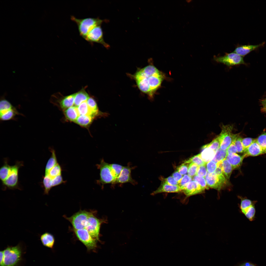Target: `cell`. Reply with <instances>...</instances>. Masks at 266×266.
I'll return each instance as SVG.
<instances>
[{"instance_id":"cell-1","label":"cell","mask_w":266,"mask_h":266,"mask_svg":"<svg viewBox=\"0 0 266 266\" xmlns=\"http://www.w3.org/2000/svg\"><path fill=\"white\" fill-rule=\"evenodd\" d=\"M164 74L153 65H149L136 72L135 78L137 86L142 92L152 98L165 78Z\"/></svg>"},{"instance_id":"cell-8","label":"cell","mask_w":266,"mask_h":266,"mask_svg":"<svg viewBox=\"0 0 266 266\" xmlns=\"http://www.w3.org/2000/svg\"><path fill=\"white\" fill-rule=\"evenodd\" d=\"M90 211L80 210L70 217H67L65 215L63 217L71 224L73 230L82 229L85 227Z\"/></svg>"},{"instance_id":"cell-33","label":"cell","mask_w":266,"mask_h":266,"mask_svg":"<svg viewBox=\"0 0 266 266\" xmlns=\"http://www.w3.org/2000/svg\"><path fill=\"white\" fill-rule=\"evenodd\" d=\"M227 155V150H223L220 148L216 151L214 157L211 161L217 164L226 159Z\"/></svg>"},{"instance_id":"cell-34","label":"cell","mask_w":266,"mask_h":266,"mask_svg":"<svg viewBox=\"0 0 266 266\" xmlns=\"http://www.w3.org/2000/svg\"><path fill=\"white\" fill-rule=\"evenodd\" d=\"M52 179L48 175L43 177L42 183L44 188V194L48 195L50 190L52 187L51 183Z\"/></svg>"},{"instance_id":"cell-3","label":"cell","mask_w":266,"mask_h":266,"mask_svg":"<svg viewBox=\"0 0 266 266\" xmlns=\"http://www.w3.org/2000/svg\"><path fill=\"white\" fill-rule=\"evenodd\" d=\"M96 213L95 211H90L84 228L88 231L93 238L99 241L101 225L105 220L98 218L96 216Z\"/></svg>"},{"instance_id":"cell-48","label":"cell","mask_w":266,"mask_h":266,"mask_svg":"<svg viewBox=\"0 0 266 266\" xmlns=\"http://www.w3.org/2000/svg\"><path fill=\"white\" fill-rule=\"evenodd\" d=\"M162 182H165L171 185H179V184L174 179L172 176H170L167 178H161Z\"/></svg>"},{"instance_id":"cell-41","label":"cell","mask_w":266,"mask_h":266,"mask_svg":"<svg viewBox=\"0 0 266 266\" xmlns=\"http://www.w3.org/2000/svg\"><path fill=\"white\" fill-rule=\"evenodd\" d=\"M199 166L194 163L189 164L187 171L188 175L191 177L196 175Z\"/></svg>"},{"instance_id":"cell-19","label":"cell","mask_w":266,"mask_h":266,"mask_svg":"<svg viewBox=\"0 0 266 266\" xmlns=\"http://www.w3.org/2000/svg\"><path fill=\"white\" fill-rule=\"evenodd\" d=\"M265 42L257 45H242L237 47L233 51L237 54L243 57L249 53L260 47L264 45Z\"/></svg>"},{"instance_id":"cell-37","label":"cell","mask_w":266,"mask_h":266,"mask_svg":"<svg viewBox=\"0 0 266 266\" xmlns=\"http://www.w3.org/2000/svg\"><path fill=\"white\" fill-rule=\"evenodd\" d=\"M256 140L264 153L266 154V133L261 134L256 139Z\"/></svg>"},{"instance_id":"cell-27","label":"cell","mask_w":266,"mask_h":266,"mask_svg":"<svg viewBox=\"0 0 266 266\" xmlns=\"http://www.w3.org/2000/svg\"><path fill=\"white\" fill-rule=\"evenodd\" d=\"M66 118L68 120L75 122L79 116L77 107L73 106L64 111Z\"/></svg>"},{"instance_id":"cell-23","label":"cell","mask_w":266,"mask_h":266,"mask_svg":"<svg viewBox=\"0 0 266 266\" xmlns=\"http://www.w3.org/2000/svg\"><path fill=\"white\" fill-rule=\"evenodd\" d=\"M202 150L200 154L203 161L207 163L212 160L214 157L216 152L209 148L203 146L202 148Z\"/></svg>"},{"instance_id":"cell-11","label":"cell","mask_w":266,"mask_h":266,"mask_svg":"<svg viewBox=\"0 0 266 266\" xmlns=\"http://www.w3.org/2000/svg\"><path fill=\"white\" fill-rule=\"evenodd\" d=\"M214 60L217 62L223 64L228 67L245 64L243 57L233 52L226 53L222 56H215Z\"/></svg>"},{"instance_id":"cell-45","label":"cell","mask_w":266,"mask_h":266,"mask_svg":"<svg viewBox=\"0 0 266 266\" xmlns=\"http://www.w3.org/2000/svg\"><path fill=\"white\" fill-rule=\"evenodd\" d=\"M184 163L179 166L177 168V171L182 175H185L187 173L189 165Z\"/></svg>"},{"instance_id":"cell-44","label":"cell","mask_w":266,"mask_h":266,"mask_svg":"<svg viewBox=\"0 0 266 266\" xmlns=\"http://www.w3.org/2000/svg\"><path fill=\"white\" fill-rule=\"evenodd\" d=\"M207 173L206 164H205L199 166L196 175L205 178Z\"/></svg>"},{"instance_id":"cell-52","label":"cell","mask_w":266,"mask_h":266,"mask_svg":"<svg viewBox=\"0 0 266 266\" xmlns=\"http://www.w3.org/2000/svg\"><path fill=\"white\" fill-rule=\"evenodd\" d=\"M4 260L3 250L1 251L0 252V266H3Z\"/></svg>"},{"instance_id":"cell-13","label":"cell","mask_w":266,"mask_h":266,"mask_svg":"<svg viewBox=\"0 0 266 266\" xmlns=\"http://www.w3.org/2000/svg\"><path fill=\"white\" fill-rule=\"evenodd\" d=\"M233 129V126L230 125L222 126L221 132L218 136L221 149L227 150L232 143L234 134L232 133Z\"/></svg>"},{"instance_id":"cell-43","label":"cell","mask_w":266,"mask_h":266,"mask_svg":"<svg viewBox=\"0 0 266 266\" xmlns=\"http://www.w3.org/2000/svg\"><path fill=\"white\" fill-rule=\"evenodd\" d=\"M52 187L56 186L62 183H65L66 182L64 181L61 175H59L51 178Z\"/></svg>"},{"instance_id":"cell-9","label":"cell","mask_w":266,"mask_h":266,"mask_svg":"<svg viewBox=\"0 0 266 266\" xmlns=\"http://www.w3.org/2000/svg\"><path fill=\"white\" fill-rule=\"evenodd\" d=\"M239 197L241 200L240 207L241 212L249 221H254L256 218L255 205L257 201L252 200L246 197Z\"/></svg>"},{"instance_id":"cell-50","label":"cell","mask_w":266,"mask_h":266,"mask_svg":"<svg viewBox=\"0 0 266 266\" xmlns=\"http://www.w3.org/2000/svg\"><path fill=\"white\" fill-rule=\"evenodd\" d=\"M172 176L174 180L179 184L180 183L183 177L182 175L177 171L174 172L173 173Z\"/></svg>"},{"instance_id":"cell-38","label":"cell","mask_w":266,"mask_h":266,"mask_svg":"<svg viewBox=\"0 0 266 266\" xmlns=\"http://www.w3.org/2000/svg\"><path fill=\"white\" fill-rule=\"evenodd\" d=\"M110 166L113 173L116 179L119 175L124 166L115 164H110Z\"/></svg>"},{"instance_id":"cell-54","label":"cell","mask_w":266,"mask_h":266,"mask_svg":"<svg viewBox=\"0 0 266 266\" xmlns=\"http://www.w3.org/2000/svg\"><path fill=\"white\" fill-rule=\"evenodd\" d=\"M186 1L187 2L189 3L190 2L191 0H186Z\"/></svg>"},{"instance_id":"cell-17","label":"cell","mask_w":266,"mask_h":266,"mask_svg":"<svg viewBox=\"0 0 266 266\" xmlns=\"http://www.w3.org/2000/svg\"><path fill=\"white\" fill-rule=\"evenodd\" d=\"M205 189L196 181H192L183 190L187 197L203 193Z\"/></svg>"},{"instance_id":"cell-5","label":"cell","mask_w":266,"mask_h":266,"mask_svg":"<svg viewBox=\"0 0 266 266\" xmlns=\"http://www.w3.org/2000/svg\"><path fill=\"white\" fill-rule=\"evenodd\" d=\"M96 166L100 171V178L97 180V183L100 185L102 187L106 184H113L116 179L112 172L110 164L102 159L100 164H97Z\"/></svg>"},{"instance_id":"cell-21","label":"cell","mask_w":266,"mask_h":266,"mask_svg":"<svg viewBox=\"0 0 266 266\" xmlns=\"http://www.w3.org/2000/svg\"><path fill=\"white\" fill-rule=\"evenodd\" d=\"M40 238L44 246L51 249L53 248L55 239L52 234L49 232H46L41 235Z\"/></svg>"},{"instance_id":"cell-24","label":"cell","mask_w":266,"mask_h":266,"mask_svg":"<svg viewBox=\"0 0 266 266\" xmlns=\"http://www.w3.org/2000/svg\"><path fill=\"white\" fill-rule=\"evenodd\" d=\"M49 150L51 154L46 164L44 175H47L49 171L58 163L55 150L50 148Z\"/></svg>"},{"instance_id":"cell-18","label":"cell","mask_w":266,"mask_h":266,"mask_svg":"<svg viewBox=\"0 0 266 266\" xmlns=\"http://www.w3.org/2000/svg\"><path fill=\"white\" fill-rule=\"evenodd\" d=\"M264 154L261 147L256 140L245 150L243 156L244 158L249 156H256Z\"/></svg>"},{"instance_id":"cell-32","label":"cell","mask_w":266,"mask_h":266,"mask_svg":"<svg viewBox=\"0 0 266 266\" xmlns=\"http://www.w3.org/2000/svg\"><path fill=\"white\" fill-rule=\"evenodd\" d=\"M86 102L89 108L97 116L102 114L99 112L97 103L93 98L89 97Z\"/></svg>"},{"instance_id":"cell-35","label":"cell","mask_w":266,"mask_h":266,"mask_svg":"<svg viewBox=\"0 0 266 266\" xmlns=\"http://www.w3.org/2000/svg\"><path fill=\"white\" fill-rule=\"evenodd\" d=\"M184 163L187 164L194 163L199 166L206 164L207 163L202 160L200 153L194 155L184 161Z\"/></svg>"},{"instance_id":"cell-26","label":"cell","mask_w":266,"mask_h":266,"mask_svg":"<svg viewBox=\"0 0 266 266\" xmlns=\"http://www.w3.org/2000/svg\"><path fill=\"white\" fill-rule=\"evenodd\" d=\"M94 118L89 115H80L78 117L75 122L81 126L87 128L90 125Z\"/></svg>"},{"instance_id":"cell-6","label":"cell","mask_w":266,"mask_h":266,"mask_svg":"<svg viewBox=\"0 0 266 266\" xmlns=\"http://www.w3.org/2000/svg\"><path fill=\"white\" fill-rule=\"evenodd\" d=\"M22 115L4 98L1 97L0 102V119L2 121L14 119L17 115Z\"/></svg>"},{"instance_id":"cell-7","label":"cell","mask_w":266,"mask_h":266,"mask_svg":"<svg viewBox=\"0 0 266 266\" xmlns=\"http://www.w3.org/2000/svg\"><path fill=\"white\" fill-rule=\"evenodd\" d=\"M23 166L22 161H17L15 164L11 166V169L6 179L2 183L4 189L7 188L20 189L18 186V170L20 168Z\"/></svg>"},{"instance_id":"cell-2","label":"cell","mask_w":266,"mask_h":266,"mask_svg":"<svg viewBox=\"0 0 266 266\" xmlns=\"http://www.w3.org/2000/svg\"><path fill=\"white\" fill-rule=\"evenodd\" d=\"M71 20L77 24L79 34L84 39L88 33L95 27L100 25L104 20L99 18L88 17L82 19L71 16Z\"/></svg>"},{"instance_id":"cell-14","label":"cell","mask_w":266,"mask_h":266,"mask_svg":"<svg viewBox=\"0 0 266 266\" xmlns=\"http://www.w3.org/2000/svg\"><path fill=\"white\" fill-rule=\"evenodd\" d=\"M91 44L94 43H100L106 48L109 47V45L104 40L103 33L101 25L96 26L91 30L87 34L84 39Z\"/></svg>"},{"instance_id":"cell-49","label":"cell","mask_w":266,"mask_h":266,"mask_svg":"<svg viewBox=\"0 0 266 266\" xmlns=\"http://www.w3.org/2000/svg\"><path fill=\"white\" fill-rule=\"evenodd\" d=\"M227 155H232L236 153L237 150L234 145L232 143L227 150Z\"/></svg>"},{"instance_id":"cell-10","label":"cell","mask_w":266,"mask_h":266,"mask_svg":"<svg viewBox=\"0 0 266 266\" xmlns=\"http://www.w3.org/2000/svg\"><path fill=\"white\" fill-rule=\"evenodd\" d=\"M208 187L219 190L228 183L227 179L223 174L217 175L207 172L205 178Z\"/></svg>"},{"instance_id":"cell-28","label":"cell","mask_w":266,"mask_h":266,"mask_svg":"<svg viewBox=\"0 0 266 266\" xmlns=\"http://www.w3.org/2000/svg\"><path fill=\"white\" fill-rule=\"evenodd\" d=\"M77 107L79 116L88 115L94 118L97 117L89 108L86 101L83 102Z\"/></svg>"},{"instance_id":"cell-31","label":"cell","mask_w":266,"mask_h":266,"mask_svg":"<svg viewBox=\"0 0 266 266\" xmlns=\"http://www.w3.org/2000/svg\"><path fill=\"white\" fill-rule=\"evenodd\" d=\"M242 138L239 134H234L232 143L236 147L237 152L239 153L244 152L245 150L242 143Z\"/></svg>"},{"instance_id":"cell-30","label":"cell","mask_w":266,"mask_h":266,"mask_svg":"<svg viewBox=\"0 0 266 266\" xmlns=\"http://www.w3.org/2000/svg\"><path fill=\"white\" fill-rule=\"evenodd\" d=\"M222 168L225 177L227 179H229L233 169L230 162L226 158L222 161Z\"/></svg>"},{"instance_id":"cell-51","label":"cell","mask_w":266,"mask_h":266,"mask_svg":"<svg viewBox=\"0 0 266 266\" xmlns=\"http://www.w3.org/2000/svg\"><path fill=\"white\" fill-rule=\"evenodd\" d=\"M235 266H257L253 263L247 261H244L237 264Z\"/></svg>"},{"instance_id":"cell-20","label":"cell","mask_w":266,"mask_h":266,"mask_svg":"<svg viewBox=\"0 0 266 266\" xmlns=\"http://www.w3.org/2000/svg\"><path fill=\"white\" fill-rule=\"evenodd\" d=\"M183 191L179 185H171L162 182L158 189L154 191L152 195H154L162 192L177 193Z\"/></svg>"},{"instance_id":"cell-36","label":"cell","mask_w":266,"mask_h":266,"mask_svg":"<svg viewBox=\"0 0 266 266\" xmlns=\"http://www.w3.org/2000/svg\"><path fill=\"white\" fill-rule=\"evenodd\" d=\"M62 171V169L61 166L57 163L49 171L47 175H48L51 178H52L61 175Z\"/></svg>"},{"instance_id":"cell-40","label":"cell","mask_w":266,"mask_h":266,"mask_svg":"<svg viewBox=\"0 0 266 266\" xmlns=\"http://www.w3.org/2000/svg\"><path fill=\"white\" fill-rule=\"evenodd\" d=\"M192 178L188 175L185 174L183 177L180 183L179 184L183 191L186 187L188 184L192 181Z\"/></svg>"},{"instance_id":"cell-12","label":"cell","mask_w":266,"mask_h":266,"mask_svg":"<svg viewBox=\"0 0 266 266\" xmlns=\"http://www.w3.org/2000/svg\"><path fill=\"white\" fill-rule=\"evenodd\" d=\"M73 230L78 239L86 246L88 250L96 249L97 241L92 237L86 229L84 228Z\"/></svg>"},{"instance_id":"cell-39","label":"cell","mask_w":266,"mask_h":266,"mask_svg":"<svg viewBox=\"0 0 266 266\" xmlns=\"http://www.w3.org/2000/svg\"><path fill=\"white\" fill-rule=\"evenodd\" d=\"M203 146L209 148L216 152L220 147V143L218 137L215 138L210 143Z\"/></svg>"},{"instance_id":"cell-15","label":"cell","mask_w":266,"mask_h":266,"mask_svg":"<svg viewBox=\"0 0 266 266\" xmlns=\"http://www.w3.org/2000/svg\"><path fill=\"white\" fill-rule=\"evenodd\" d=\"M75 93L64 97L59 99L55 94L51 96V102L56 105H59L63 110L72 107L74 104Z\"/></svg>"},{"instance_id":"cell-47","label":"cell","mask_w":266,"mask_h":266,"mask_svg":"<svg viewBox=\"0 0 266 266\" xmlns=\"http://www.w3.org/2000/svg\"><path fill=\"white\" fill-rule=\"evenodd\" d=\"M206 167L207 172L212 173L215 171L217 167V164L211 161L207 163Z\"/></svg>"},{"instance_id":"cell-29","label":"cell","mask_w":266,"mask_h":266,"mask_svg":"<svg viewBox=\"0 0 266 266\" xmlns=\"http://www.w3.org/2000/svg\"><path fill=\"white\" fill-rule=\"evenodd\" d=\"M11 166L8 164L7 159H5L3 165L0 168V179L3 183L8 177L11 169Z\"/></svg>"},{"instance_id":"cell-53","label":"cell","mask_w":266,"mask_h":266,"mask_svg":"<svg viewBox=\"0 0 266 266\" xmlns=\"http://www.w3.org/2000/svg\"><path fill=\"white\" fill-rule=\"evenodd\" d=\"M262 103L263 106L262 110L263 112H266V99L262 100Z\"/></svg>"},{"instance_id":"cell-4","label":"cell","mask_w":266,"mask_h":266,"mask_svg":"<svg viewBox=\"0 0 266 266\" xmlns=\"http://www.w3.org/2000/svg\"><path fill=\"white\" fill-rule=\"evenodd\" d=\"M21 250L19 244L8 246L4 250L3 266H16L20 259Z\"/></svg>"},{"instance_id":"cell-25","label":"cell","mask_w":266,"mask_h":266,"mask_svg":"<svg viewBox=\"0 0 266 266\" xmlns=\"http://www.w3.org/2000/svg\"><path fill=\"white\" fill-rule=\"evenodd\" d=\"M89 98L88 94L83 89H82L75 93L74 106L77 107L84 101L87 100Z\"/></svg>"},{"instance_id":"cell-16","label":"cell","mask_w":266,"mask_h":266,"mask_svg":"<svg viewBox=\"0 0 266 266\" xmlns=\"http://www.w3.org/2000/svg\"><path fill=\"white\" fill-rule=\"evenodd\" d=\"M132 168L129 166H124L120 173L113 184L130 183L132 184H136L135 182L131 176Z\"/></svg>"},{"instance_id":"cell-42","label":"cell","mask_w":266,"mask_h":266,"mask_svg":"<svg viewBox=\"0 0 266 266\" xmlns=\"http://www.w3.org/2000/svg\"><path fill=\"white\" fill-rule=\"evenodd\" d=\"M193 180L197 182L204 189L208 188L204 178L200 177L196 175L194 177Z\"/></svg>"},{"instance_id":"cell-46","label":"cell","mask_w":266,"mask_h":266,"mask_svg":"<svg viewBox=\"0 0 266 266\" xmlns=\"http://www.w3.org/2000/svg\"><path fill=\"white\" fill-rule=\"evenodd\" d=\"M256 140V139L250 137H247L242 138V143L245 150Z\"/></svg>"},{"instance_id":"cell-22","label":"cell","mask_w":266,"mask_h":266,"mask_svg":"<svg viewBox=\"0 0 266 266\" xmlns=\"http://www.w3.org/2000/svg\"><path fill=\"white\" fill-rule=\"evenodd\" d=\"M244 158L243 155L240 156L236 153L231 155H227L226 158L232 165L233 169L240 167Z\"/></svg>"}]
</instances>
